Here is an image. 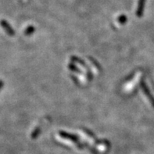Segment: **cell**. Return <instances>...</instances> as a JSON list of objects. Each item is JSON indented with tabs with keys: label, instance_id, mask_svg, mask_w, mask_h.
<instances>
[{
	"label": "cell",
	"instance_id": "7a4b0ae2",
	"mask_svg": "<svg viewBox=\"0 0 154 154\" xmlns=\"http://www.w3.org/2000/svg\"><path fill=\"white\" fill-rule=\"evenodd\" d=\"M145 1L146 0H139V2H138V9H137V11H136V15L138 17H141L142 16L144 6H145Z\"/></svg>",
	"mask_w": 154,
	"mask_h": 154
},
{
	"label": "cell",
	"instance_id": "277c9868",
	"mask_svg": "<svg viewBox=\"0 0 154 154\" xmlns=\"http://www.w3.org/2000/svg\"><path fill=\"white\" fill-rule=\"evenodd\" d=\"M141 86H142V89H143V91H144V92H145V94H146V95L148 96V98H150V100H151L152 103H153V105H154V99H153V98H152L151 94H150V93H149V91H148V89H147V87H146V84H144L143 82H142V83H141Z\"/></svg>",
	"mask_w": 154,
	"mask_h": 154
},
{
	"label": "cell",
	"instance_id": "5b68a950",
	"mask_svg": "<svg viewBox=\"0 0 154 154\" xmlns=\"http://www.w3.org/2000/svg\"><path fill=\"white\" fill-rule=\"evenodd\" d=\"M34 31H35L34 27L31 25V26H28L26 30L24 31V34H25V36H31V35H32L34 33Z\"/></svg>",
	"mask_w": 154,
	"mask_h": 154
},
{
	"label": "cell",
	"instance_id": "8992f818",
	"mask_svg": "<svg viewBox=\"0 0 154 154\" xmlns=\"http://www.w3.org/2000/svg\"><path fill=\"white\" fill-rule=\"evenodd\" d=\"M71 60L73 61H74V62H77V63H79V64H81V66H83V67H85V68H87V66H86V65H85V63L82 60H81V59H79L78 58H77V57H71Z\"/></svg>",
	"mask_w": 154,
	"mask_h": 154
},
{
	"label": "cell",
	"instance_id": "ba28073f",
	"mask_svg": "<svg viewBox=\"0 0 154 154\" xmlns=\"http://www.w3.org/2000/svg\"><path fill=\"white\" fill-rule=\"evenodd\" d=\"M118 22H119L120 24H125L126 21H127V17L124 15L120 16V17H118Z\"/></svg>",
	"mask_w": 154,
	"mask_h": 154
},
{
	"label": "cell",
	"instance_id": "6da1fadb",
	"mask_svg": "<svg viewBox=\"0 0 154 154\" xmlns=\"http://www.w3.org/2000/svg\"><path fill=\"white\" fill-rule=\"evenodd\" d=\"M60 135L61 137H63L64 139H67L71 140L72 141H74V142H78V138L74 134H72L67 133V132H65V131H60Z\"/></svg>",
	"mask_w": 154,
	"mask_h": 154
},
{
	"label": "cell",
	"instance_id": "3957f363",
	"mask_svg": "<svg viewBox=\"0 0 154 154\" xmlns=\"http://www.w3.org/2000/svg\"><path fill=\"white\" fill-rule=\"evenodd\" d=\"M2 25L5 29V30H6V31L8 32L9 35H10V36H13L14 35V31H13L12 28H10V26L5 21H2Z\"/></svg>",
	"mask_w": 154,
	"mask_h": 154
},
{
	"label": "cell",
	"instance_id": "52a82bcc",
	"mask_svg": "<svg viewBox=\"0 0 154 154\" xmlns=\"http://www.w3.org/2000/svg\"><path fill=\"white\" fill-rule=\"evenodd\" d=\"M40 131H41V128L39 127H38L34 129V131L32 132V139H36L38 136L39 135Z\"/></svg>",
	"mask_w": 154,
	"mask_h": 154
},
{
	"label": "cell",
	"instance_id": "9c48e42d",
	"mask_svg": "<svg viewBox=\"0 0 154 154\" xmlns=\"http://www.w3.org/2000/svg\"><path fill=\"white\" fill-rule=\"evenodd\" d=\"M68 67H69V68L71 69V71H74V72H78V73H81V72H80V70H79L78 68H77L75 66H74L73 64H70L69 66H68Z\"/></svg>",
	"mask_w": 154,
	"mask_h": 154
}]
</instances>
